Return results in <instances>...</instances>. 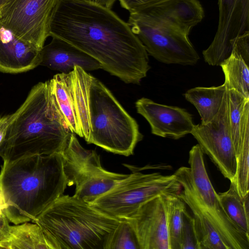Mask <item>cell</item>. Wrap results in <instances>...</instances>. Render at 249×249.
<instances>
[{
    "instance_id": "cell-7",
    "label": "cell",
    "mask_w": 249,
    "mask_h": 249,
    "mask_svg": "<svg viewBox=\"0 0 249 249\" xmlns=\"http://www.w3.org/2000/svg\"><path fill=\"white\" fill-rule=\"evenodd\" d=\"M181 189L174 174L133 172L90 204L111 217L128 219L146 201L162 195H178Z\"/></svg>"
},
{
    "instance_id": "cell-27",
    "label": "cell",
    "mask_w": 249,
    "mask_h": 249,
    "mask_svg": "<svg viewBox=\"0 0 249 249\" xmlns=\"http://www.w3.org/2000/svg\"><path fill=\"white\" fill-rule=\"evenodd\" d=\"M181 241V249H198L194 230L192 216L187 211V209L183 214Z\"/></svg>"
},
{
    "instance_id": "cell-34",
    "label": "cell",
    "mask_w": 249,
    "mask_h": 249,
    "mask_svg": "<svg viewBox=\"0 0 249 249\" xmlns=\"http://www.w3.org/2000/svg\"><path fill=\"white\" fill-rule=\"evenodd\" d=\"M12 0H0V12L8 3H9Z\"/></svg>"
},
{
    "instance_id": "cell-33",
    "label": "cell",
    "mask_w": 249,
    "mask_h": 249,
    "mask_svg": "<svg viewBox=\"0 0 249 249\" xmlns=\"http://www.w3.org/2000/svg\"><path fill=\"white\" fill-rule=\"evenodd\" d=\"M6 204L4 202V199L3 198L0 190V210L3 211V210L6 208Z\"/></svg>"
},
{
    "instance_id": "cell-5",
    "label": "cell",
    "mask_w": 249,
    "mask_h": 249,
    "mask_svg": "<svg viewBox=\"0 0 249 249\" xmlns=\"http://www.w3.org/2000/svg\"><path fill=\"white\" fill-rule=\"evenodd\" d=\"M80 75L85 106L81 137L109 152L133 155L143 138L137 122L99 80L82 68Z\"/></svg>"
},
{
    "instance_id": "cell-32",
    "label": "cell",
    "mask_w": 249,
    "mask_h": 249,
    "mask_svg": "<svg viewBox=\"0 0 249 249\" xmlns=\"http://www.w3.org/2000/svg\"><path fill=\"white\" fill-rule=\"evenodd\" d=\"M92 4L111 9L114 3L117 0H84Z\"/></svg>"
},
{
    "instance_id": "cell-11",
    "label": "cell",
    "mask_w": 249,
    "mask_h": 249,
    "mask_svg": "<svg viewBox=\"0 0 249 249\" xmlns=\"http://www.w3.org/2000/svg\"><path fill=\"white\" fill-rule=\"evenodd\" d=\"M217 32L210 45L202 52L205 61L220 66L231 54L236 39L249 33V0H218Z\"/></svg>"
},
{
    "instance_id": "cell-30",
    "label": "cell",
    "mask_w": 249,
    "mask_h": 249,
    "mask_svg": "<svg viewBox=\"0 0 249 249\" xmlns=\"http://www.w3.org/2000/svg\"><path fill=\"white\" fill-rule=\"evenodd\" d=\"M16 112L0 117V147L5 137L7 129L16 116Z\"/></svg>"
},
{
    "instance_id": "cell-26",
    "label": "cell",
    "mask_w": 249,
    "mask_h": 249,
    "mask_svg": "<svg viewBox=\"0 0 249 249\" xmlns=\"http://www.w3.org/2000/svg\"><path fill=\"white\" fill-rule=\"evenodd\" d=\"M105 249H141L136 233L128 220H120L108 238Z\"/></svg>"
},
{
    "instance_id": "cell-20",
    "label": "cell",
    "mask_w": 249,
    "mask_h": 249,
    "mask_svg": "<svg viewBox=\"0 0 249 249\" xmlns=\"http://www.w3.org/2000/svg\"><path fill=\"white\" fill-rule=\"evenodd\" d=\"M0 243L7 249H53L41 228L28 222L10 226Z\"/></svg>"
},
{
    "instance_id": "cell-19",
    "label": "cell",
    "mask_w": 249,
    "mask_h": 249,
    "mask_svg": "<svg viewBox=\"0 0 249 249\" xmlns=\"http://www.w3.org/2000/svg\"><path fill=\"white\" fill-rule=\"evenodd\" d=\"M227 99L230 133L236 157L242 141L249 136V99L228 89Z\"/></svg>"
},
{
    "instance_id": "cell-18",
    "label": "cell",
    "mask_w": 249,
    "mask_h": 249,
    "mask_svg": "<svg viewBox=\"0 0 249 249\" xmlns=\"http://www.w3.org/2000/svg\"><path fill=\"white\" fill-rule=\"evenodd\" d=\"M49 81L52 93L69 128L80 137L71 72L57 73Z\"/></svg>"
},
{
    "instance_id": "cell-13",
    "label": "cell",
    "mask_w": 249,
    "mask_h": 249,
    "mask_svg": "<svg viewBox=\"0 0 249 249\" xmlns=\"http://www.w3.org/2000/svg\"><path fill=\"white\" fill-rule=\"evenodd\" d=\"M126 220L136 233L141 249H170L162 196L142 204Z\"/></svg>"
},
{
    "instance_id": "cell-4",
    "label": "cell",
    "mask_w": 249,
    "mask_h": 249,
    "mask_svg": "<svg viewBox=\"0 0 249 249\" xmlns=\"http://www.w3.org/2000/svg\"><path fill=\"white\" fill-rule=\"evenodd\" d=\"M0 147L3 161L62 153L71 134L49 80L34 86L15 111Z\"/></svg>"
},
{
    "instance_id": "cell-23",
    "label": "cell",
    "mask_w": 249,
    "mask_h": 249,
    "mask_svg": "<svg viewBox=\"0 0 249 249\" xmlns=\"http://www.w3.org/2000/svg\"><path fill=\"white\" fill-rule=\"evenodd\" d=\"M128 175L106 170L104 173L76 186L73 196L90 204Z\"/></svg>"
},
{
    "instance_id": "cell-25",
    "label": "cell",
    "mask_w": 249,
    "mask_h": 249,
    "mask_svg": "<svg viewBox=\"0 0 249 249\" xmlns=\"http://www.w3.org/2000/svg\"><path fill=\"white\" fill-rule=\"evenodd\" d=\"M221 204L230 219L237 226L249 234V219L245 209L243 198L238 193L236 186L231 181L229 189L218 194Z\"/></svg>"
},
{
    "instance_id": "cell-14",
    "label": "cell",
    "mask_w": 249,
    "mask_h": 249,
    "mask_svg": "<svg viewBox=\"0 0 249 249\" xmlns=\"http://www.w3.org/2000/svg\"><path fill=\"white\" fill-rule=\"evenodd\" d=\"M174 174L181 186V189L177 196L185 202L192 212L198 249H228L196 201L192 190L189 167H181Z\"/></svg>"
},
{
    "instance_id": "cell-15",
    "label": "cell",
    "mask_w": 249,
    "mask_h": 249,
    "mask_svg": "<svg viewBox=\"0 0 249 249\" xmlns=\"http://www.w3.org/2000/svg\"><path fill=\"white\" fill-rule=\"evenodd\" d=\"M61 154L63 171L69 186H78L106 171L102 167L96 152L83 147L73 133L71 134Z\"/></svg>"
},
{
    "instance_id": "cell-21",
    "label": "cell",
    "mask_w": 249,
    "mask_h": 249,
    "mask_svg": "<svg viewBox=\"0 0 249 249\" xmlns=\"http://www.w3.org/2000/svg\"><path fill=\"white\" fill-rule=\"evenodd\" d=\"M227 90L224 82L217 87H195L184 94L186 100L197 109L201 120V124L211 121L218 112Z\"/></svg>"
},
{
    "instance_id": "cell-8",
    "label": "cell",
    "mask_w": 249,
    "mask_h": 249,
    "mask_svg": "<svg viewBox=\"0 0 249 249\" xmlns=\"http://www.w3.org/2000/svg\"><path fill=\"white\" fill-rule=\"evenodd\" d=\"M188 163L192 192L200 210L228 249H249V234L234 224L225 212L208 177L203 153L198 144L190 150Z\"/></svg>"
},
{
    "instance_id": "cell-1",
    "label": "cell",
    "mask_w": 249,
    "mask_h": 249,
    "mask_svg": "<svg viewBox=\"0 0 249 249\" xmlns=\"http://www.w3.org/2000/svg\"><path fill=\"white\" fill-rule=\"evenodd\" d=\"M50 36L77 47L126 84H139L150 68L144 46L127 23L111 9L84 0H59Z\"/></svg>"
},
{
    "instance_id": "cell-10",
    "label": "cell",
    "mask_w": 249,
    "mask_h": 249,
    "mask_svg": "<svg viewBox=\"0 0 249 249\" xmlns=\"http://www.w3.org/2000/svg\"><path fill=\"white\" fill-rule=\"evenodd\" d=\"M191 134L203 154L208 156L225 178L232 181L236 173V157L230 129L227 88L216 115L206 124L195 125Z\"/></svg>"
},
{
    "instance_id": "cell-36",
    "label": "cell",
    "mask_w": 249,
    "mask_h": 249,
    "mask_svg": "<svg viewBox=\"0 0 249 249\" xmlns=\"http://www.w3.org/2000/svg\"><path fill=\"white\" fill-rule=\"evenodd\" d=\"M2 213V211L0 210V216H1V215Z\"/></svg>"
},
{
    "instance_id": "cell-3",
    "label": "cell",
    "mask_w": 249,
    "mask_h": 249,
    "mask_svg": "<svg viewBox=\"0 0 249 249\" xmlns=\"http://www.w3.org/2000/svg\"><path fill=\"white\" fill-rule=\"evenodd\" d=\"M67 185L61 153L3 161L0 190L6 207L2 212L15 225L33 222L63 194Z\"/></svg>"
},
{
    "instance_id": "cell-24",
    "label": "cell",
    "mask_w": 249,
    "mask_h": 249,
    "mask_svg": "<svg viewBox=\"0 0 249 249\" xmlns=\"http://www.w3.org/2000/svg\"><path fill=\"white\" fill-rule=\"evenodd\" d=\"M165 208L170 249H181L185 202L177 195H162Z\"/></svg>"
},
{
    "instance_id": "cell-22",
    "label": "cell",
    "mask_w": 249,
    "mask_h": 249,
    "mask_svg": "<svg viewBox=\"0 0 249 249\" xmlns=\"http://www.w3.org/2000/svg\"><path fill=\"white\" fill-rule=\"evenodd\" d=\"M228 89H233L249 99V68L241 56L232 50L230 56L220 65Z\"/></svg>"
},
{
    "instance_id": "cell-17",
    "label": "cell",
    "mask_w": 249,
    "mask_h": 249,
    "mask_svg": "<svg viewBox=\"0 0 249 249\" xmlns=\"http://www.w3.org/2000/svg\"><path fill=\"white\" fill-rule=\"evenodd\" d=\"M40 51L0 25V72L18 73L39 66Z\"/></svg>"
},
{
    "instance_id": "cell-28",
    "label": "cell",
    "mask_w": 249,
    "mask_h": 249,
    "mask_svg": "<svg viewBox=\"0 0 249 249\" xmlns=\"http://www.w3.org/2000/svg\"><path fill=\"white\" fill-rule=\"evenodd\" d=\"M232 50L239 53L247 64L249 65V33L244 34L236 39Z\"/></svg>"
},
{
    "instance_id": "cell-6",
    "label": "cell",
    "mask_w": 249,
    "mask_h": 249,
    "mask_svg": "<svg viewBox=\"0 0 249 249\" xmlns=\"http://www.w3.org/2000/svg\"><path fill=\"white\" fill-rule=\"evenodd\" d=\"M120 220L74 196L62 195L33 222L53 249H105Z\"/></svg>"
},
{
    "instance_id": "cell-2",
    "label": "cell",
    "mask_w": 249,
    "mask_h": 249,
    "mask_svg": "<svg viewBox=\"0 0 249 249\" xmlns=\"http://www.w3.org/2000/svg\"><path fill=\"white\" fill-rule=\"evenodd\" d=\"M129 12L127 24L148 54L166 64L197 63L189 35L204 17L198 0H162Z\"/></svg>"
},
{
    "instance_id": "cell-35",
    "label": "cell",
    "mask_w": 249,
    "mask_h": 249,
    "mask_svg": "<svg viewBox=\"0 0 249 249\" xmlns=\"http://www.w3.org/2000/svg\"><path fill=\"white\" fill-rule=\"evenodd\" d=\"M0 249H5V247L0 244Z\"/></svg>"
},
{
    "instance_id": "cell-9",
    "label": "cell",
    "mask_w": 249,
    "mask_h": 249,
    "mask_svg": "<svg viewBox=\"0 0 249 249\" xmlns=\"http://www.w3.org/2000/svg\"><path fill=\"white\" fill-rule=\"evenodd\" d=\"M60 0H12L0 12V25L40 51Z\"/></svg>"
},
{
    "instance_id": "cell-31",
    "label": "cell",
    "mask_w": 249,
    "mask_h": 249,
    "mask_svg": "<svg viewBox=\"0 0 249 249\" xmlns=\"http://www.w3.org/2000/svg\"><path fill=\"white\" fill-rule=\"evenodd\" d=\"M10 226L9 220L2 212L0 217V240L7 235Z\"/></svg>"
},
{
    "instance_id": "cell-12",
    "label": "cell",
    "mask_w": 249,
    "mask_h": 249,
    "mask_svg": "<svg viewBox=\"0 0 249 249\" xmlns=\"http://www.w3.org/2000/svg\"><path fill=\"white\" fill-rule=\"evenodd\" d=\"M137 112L149 124L151 133L156 136L178 140L191 134L195 124L186 109L167 106L142 97L135 103Z\"/></svg>"
},
{
    "instance_id": "cell-16",
    "label": "cell",
    "mask_w": 249,
    "mask_h": 249,
    "mask_svg": "<svg viewBox=\"0 0 249 249\" xmlns=\"http://www.w3.org/2000/svg\"><path fill=\"white\" fill-rule=\"evenodd\" d=\"M39 65L67 73L78 66L86 71L102 69L94 58L69 42L57 37L40 51Z\"/></svg>"
},
{
    "instance_id": "cell-29",
    "label": "cell",
    "mask_w": 249,
    "mask_h": 249,
    "mask_svg": "<svg viewBox=\"0 0 249 249\" xmlns=\"http://www.w3.org/2000/svg\"><path fill=\"white\" fill-rule=\"evenodd\" d=\"M121 5L129 12L162 0H119Z\"/></svg>"
}]
</instances>
